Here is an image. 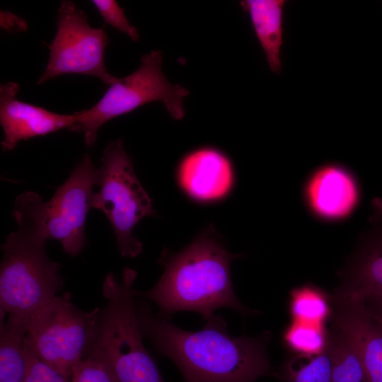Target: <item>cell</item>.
<instances>
[{
  "label": "cell",
  "instance_id": "obj_1",
  "mask_svg": "<svg viewBox=\"0 0 382 382\" xmlns=\"http://www.w3.org/2000/svg\"><path fill=\"white\" fill-rule=\"evenodd\" d=\"M134 303L144 337L175 364L184 382H255L274 374L266 349L269 333L233 337L224 319L214 316L202 330L187 331L154 313L135 292Z\"/></svg>",
  "mask_w": 382,
  "mask_h": 382
},
{
  "label": "cell",
  "instance_id": "obj_2",
  "mask_svg": "<svg viewBox=\"0 0 382 382\" xmlns=\"http://www.w3.org/2000/svg\"><path fill=\"white\" fill-rule=\"evenodd\" d=\"M18 229L6 238L0 265V315L30 317L64 287L61 265L45 250L49 239L45 202L27 191L16 199Z\"/></svg>",
  "mask_w": 382,
  "mask_h": 382
},
{
  "label": "cell",
  "instance_id": "obj_3",
  "mask_svg": "<svg viewBox=\"0 0 382 382\" xmlns=\"http://www.w3.org/2000/svg\"><path fill=\"white\" fill-rule=\"evenodd\" d=\"M238 255L230 253L213 228L205 231L178 253L163 252L164 271L150 289L135 294L154 303L169 318L181 311H195L208 320L219 308L253 313L233 291L230 266Z\"/></svg>",
  "mask_w": 382,
  "mask_h": 382
},
{
  "label": "cell",
  "instance_id": "obj_4",
  "mask_svg": "<svg viewBox=\"0 0 382 382\" xmlns=\"http://www.w3.org/2000/svg\"><path fill=\"white\" fill-rule=\"evenodd\" d=\"M137 277L129 267L120 278L106 275L102 290L107 303L100 308L86 356L102 363L115 382H165L143 342L134 303Z\"/></svg>",
  "mask_w": 382,
  "mask_h": 382
},
{
  "label": "cell",
  "instance_id": "obj_5",
  "mask_svg": "<svg viewBox=\"0 0 382 382\" xmlns=\"http://www.w3.org/2000/svg\"><path fill=\"white\" fill-rule=\"evenodd\" d=\"M162 61L160 50L144 54L138 69L128 76L117 78L93 107L74 112L76 132L83 134L87 146L94 145L98 131L103 124L150 102H162L175 120L184 117L183 100L190 93L167 80L161 69Z\"/></svg>",
  "mask_w": 382,
  "mask_h": 382
},
{
  "label": "cell",
  "instance_id": "obj_6",
  "mask_svg": "<svg viewBox=\"0 0 382 382\" xmlns=\"http://www.w3.org/2000/svg\"><path fill=\"white\" fill-rule=\"evenodd\" d=\"M100 162L99 190L93 194L92 208L100 210L109 220L121 255L135 257L142 245L132 233L143 218L154 214L151 199L135 174L122 139L106 146Z\"/></svg>",
  "mask_w": 382,
  "mask_h": 382
},
{
  "label": "cell",
  "instance_id": "obj_7",
  "mask_svg": "<svg viewBox=\"0 0 382 382\" xmlns=\"http://www.w3.org/2000/svg\"><path fill=\"white\" fill-rule=\"evenodd\" d=\"M100 311L79 308L69 292L57 295L30 317L26 340L42 361L71 377L87 354Z\"/></svg>",
  "mask_w": 382,
  "mask_h": 382
},
{
  "label": "cell",
  "instance_id": "obj_8",
  "mask_svg": "<svg viewBox=\"0 0 382 382\" xmlns=\"http://www.w3.org/2000/svg\"><path fill=\"white\" fill-rule=\"evenodd\" d=\"M57 28L55 36L48 45L47 64L37 84L67 74L95 76L110 86L117 79L109 73L105 64L108 43L105 31L103 28L91 27L85 13L74 2L61 1Z\"/></svg>",
  "mask_w": 382,
  "mask_h": 382
},
{
  "label": "cell",
  "instance_id": "obj_9",
  "mask_svg": "<svg viewBox=\"0 0 382 382\" xmlns=\"http://www.w3.org/2000/svg\"><path fill=\"white\" fill-rule=\"evenodd\" d=\"M98 175L90 156L85 155L45 202L49 239L59 241L64 252L72 257L79 255L86 243L85 224Z\"/></svg>",
  "mask_w": 382,
  "mask_h": 382
},
{
  "label": "cell",
  "instance_id": "obj_10",
  "mask_svg": "<svg viewBox=\"0 0 382 382\" xmlns=\"http://www.w3.org/2000/svg\"><path fill=\"white\" fill-rule=\"evenodd\" d=\"M19 84L0 86V123L4 131V151H11L23 140L44 136L61 129L76 132L75 114L62 115L22 102L17 98Z\"/></svg>",
  "mask_w": 382,
  "mask_h": 382
},
{
  "label": "cell",
  "instance_id": "obj_11",
  "mask_svg": "<svg viewBox=\"0 0 382 382\" xmlns=\"http://www.w3.org/2000/svg\"><path fill=\"white\" fill-rule=\"evenodd\" d=\"M331 300V322L357 354L368 382H382V324L361 301L335 293Z\"/></svg>",
  "mask_w": 382,
  "mask_h": 382
},
{
  "label": "cell",
  "instance_id": "obj_12",
  "mask_svg": "<svg viewBox=\"0 0 382 382\" xmlns=\"http://www.w3.org/2000/svg\"><path fill=\"white\" fill-rule=\"evenodd\" d=\"M178 179L180 186L190 197L202 202L214 201L230 191L233 181V168L221 151L203 147L183 158Z\"/></svg>",
  "mask_w": 382,
  "mask_h": 382
},
{
  "label": "cell",
  "instance_id": "obj_13",
  "mask_svg": "<svg viewBox=\"0 0 382 382\" xmlns=\"http://www.w3.org/2000/svg\"><path fill=\"white\" fill-rule=\"evenodd\" d=\"M306 197L312 211L330 220L343 219L356 207L359 200L357 184L344 167L327 164L311 176Z\"/></svg>",
  "mask_w": 382,
  "mask_h": 382
},
{
  "label": "cell",
  "instance_id": "obj_14",
  "mask_svg": "<svg viewBox=\"0 0 382 382\" xmlns=\"http://www.w3.org/2000/svg\"><path fill=\"white\" fill-rule=\"evenodd\" d=\"M343 277L335 294L357 300L382 297V210L373 216L371 228Z\"/></svg>",
  "mask_w": 382,
  "mask_h": 382
},
{
  "label": "cell",
  "instance_id": "obj_15",
  "mask_svg": "<svg viewBox=\"0 0 382 382\" xmlns=\"http://www.w3.org/2000/svg\"><path fill=\"white\" fill-rule=\"evenodd\" d=\"M284 0H244L240 2L248 14L255 35L270 71H282L281 48L284 38Z\"/></svg>",
  "mask_w": 382,
  "mask_h": 382
},
{
  "label": "cell",
  "instance_id": "obj_16",
  "mask_svg": "<svg viewBox=\"0 0 382 382\" xmlns=\"http://www.w3.org/2000/svg\"><path fill=\"white\" fill-rule=\"evenodd\" d=\"M28 318L8 315L1 322L0 382H25L28 359L25 340Z\"/></svg>",
  "mask_w": 382,
  "mask_h": 382
},
{
  "label": "cell",
  "instance_id": "obj_17",
  "mask_svg": "<svg viewBox=\"0 0 382 382\" xmlns=\"http://www.w3.org/2000/svg\"><path fill=\"white\" fill-rule=\"evenodd\" d=\"M328 350L332 361L330 382H368L357 354L332 322Z\"/></svg>",
  "mask_w": 382,
  "mask_h": 382
},
{
  "label": "cell",
  "instance_id": "obj_18",
  "mask_svg": "<svg viewBox=\"0 0 382 382\" xmlns=\"http://www.w3.org/2000/svg\"><path fill=\"white\" fill-rule=\"evenodd\" d=\"M331 371L328 347L318 354H297L290 358L274 374L284 382H330Z\"/></svg>",
  "mask_w": 382,
  "mask_h": 382
},
{
  "label": "cell",
  "instance_id": "obj_19",
  "mask_svg": "<svg viewBox=\"0 0 382 382\" xmlns=\"http://www.w3.org/2000/svg\"><path fill=\"white\" fill-rule=\"evenodd\" d=\"M289 308L294 321L324 325L331 317L332 300L321 289L304 285L291 292Z\"/></svg>",
  "mask_w": 382,
  "mask_h": 382
},
{
  "label": "cell",
  "instance_id": "obj_20",
  "mask_svg": "<svg viewBox=\"0 0 382 382\" xmlns=\"http://www.w3.org/2000/svg\"><path fill=\"white\" fill-rule=\"evenodd\" d=\"M284 340L287 347L297 354H318L328 347L329 331L325 325L293 320L284 332Z\"/></svg>",
  "mask_w": 382,
  "mask_h": 382
},
{
  "label": "cell",
  "instance_id": "obj_21",
  "mask_svg": "<svg viewBox=\"0 0 382 382\" xmlns=\"http://www.w3.org/2000/svg\"><path fill=\"white\" fill-rule=\"evenodd\" d=\"M92 3L106 23L127 35L132 41L138 40L139 35L137 30L130 24L125 15L124 8L120 7L116 1L93 0Z\"/></svg>",
  "mask_w": 382,
  "mask_h": 382
},
{
  "label": "cell",
  "instance_id": "obj_22",
  "mask_svg": "<svg viewBox=\"0 0 382 382\" xmlns=\"http://www.w3.org/2000/svg\"><path fill=\"white\" fill-rule=\"evenodd\" d=\"M70 382L115 381L102 363L86 356L72 369Z\"/></svg>",
  "mask_w": 382,
  "mask_h": 382
},
{
  "label": "cell",
  "instance_id": "obj_23",
  "mask_svg": "<svg viewBox=\"0 0 382 382\" xmlns=\"http://www.w3.org/2000/svg\"><path fill=\"white\" fill-rule=\"evenodd\" d=\"M25 349L28 359V370L25 382H70L66 376L42 361L34 352L25 337Z\"/></svg>",
  "mask_w": 382,
  "mask_h": 382
},
{
  "label": "cell",
  "instance_id": "obj_24",
  "mask_svg": "<svg viewBox=\"0 0 382 382\" xmlns=\"http://www.w3.org/2000/svg\"><path fill=\"white\" fill-rule=\"evenodd\" d=\"M1 26L8 31H25L27 29V24L23 19L6 11H1Z\"/></svg>",
  "mask_w": 382,
  "mask_h": 382
},
{
  "label": "cell",
  "instance_id": "obj_25",
  "mask_svg": "<svg viewBox=\"0 0 382 382\" xmlns=\"http://www.w3.org/2000/svg\"><path fill=\"white\" fill-rule=\"evenodd\" d=\"M359 301H361L366 309L382 324V297H371Z\"/></svg>",
  "mask_w": 382,
  "mask_h": 382
}]
</instances>
